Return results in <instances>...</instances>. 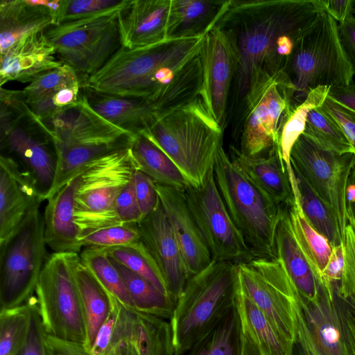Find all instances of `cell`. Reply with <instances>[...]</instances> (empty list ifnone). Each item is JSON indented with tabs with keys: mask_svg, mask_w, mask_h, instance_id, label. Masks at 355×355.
Segmentation results:
<instances>
[{
	"mask_svg": "<svg viewBox=\"0 0 355 355\" xmlns=\"http://www.w3.org/2000/svg\"><path fill=\"white\" fill-rule=\"evenodd\" d=\"M323 10L322 0H228L213 28L232 46L241 97L246 100L282 72L297 40Z\"/></svg>",
	"mask_w": 355,
	"mask_h": 355,
	"instance_id": "cell-1",
	"label": "cell"
},
{
	"mask_svg": "<svg viewBox=\"0 0 355 355\" xmlns=\"http://www.w3.org/2000/svg\"><path fill=\"white\" fill-rule=\"evenodd\" d=\"M205 35L166 39L133 49L121 46L83 80L82 88L141 98L157 112L186 105L200 96Z\"/></svg>",
	"mask_w": 355,
	"mask_h": 355,
	"instance_id": "cell-2",
	"label": "cell"
},
{
	"mask_svg": "<svg viewBox=\"0 0 355 355\" xmlns=\"http://www.w3.org/2000/svg\"><path fill=\"white\" fill-rule=\"evenodd\" d=\"M37 125L49 137L57 156V171L49 199L78 176L87 164L130 147L136 136L97 114L84 93L75 105Z\"/></svg>",
	"mask_w": 355,
	"mask_h": 355,
	"instance_id": "cell-3",
	"label": "cell"
},
{
	"mask_svg": "<svg viewBox=\"0 0 355 355\" xmlns=\"http://www.w3.org/2000/svg\"><path fill=\"white\" fill-rule=\"evenodd\" d=\"M140 134L164 151L195 186L214 168L223 146V128L200 96L182 106L156 112Z\"/></svg>",
	"mask_w": 355,
	"mask_h": 355,
	"instance_id": "cell-4",
	"label": "cell"
},
{
	"mask_svg": "<svg viewBox=\"0 0 355 355\" xmlns=\"http://www.w3.org/2000/svg\"><path fill=\"white\" fill-rule=\"evenodd\" d=\"M239 288L237 264L212 260L187 282L170 323L175 355L213 331L235 307Z\"/></svg>",
	"mask_w": 355,
	"mask_h": 355,
	"instance_id": "cell-5",
	"label": "cell"
},
{
	"mask_svg": "<svg viewBox=\"0 0 355 355\" xmlns=\"http://www.w3.org/2000/svg\"><path fill=\"white\" fill-rule=\"evenodd\" d=\"M282 73L295 109L318 87L351 84L354 73L340 42L338 23L326 10L297 40Z\"/></svg>",
	"mask_w": 355,
	"mask_h": 355,
	"instance_id": "cell-6",
	"label": "cell"
},
{
	"mask_svg": "<svg viewBox=\"0 0 355 355\" xmlns=\"http://www.w3.org/2000/svg\"><path fill=\"white\" fill-rule=\"evenodd\" d=\"M214 171L226 208L252 259H277L276 231L284 207L259 191L234 164L223 146Z\"/></svg>",
	"mask_w": 355,
	"mask_h": 355,
	"instance_id": "cell-7",
	"label": "cell"
},
{
	"mask_svg": "<svg viewBox=\"0 0 355 355\" xmlns=\"http://www.w3.org/2000/svg\"><path fill=\"white\" fill-rule=\"evenodd\" d=\"M137 170L130 146L97 157L82 168L74 196V220L80 239L96 230L122 224L115 202Z\"/></svg>",
	"mask_w": 355,
	"mask_h": 355,
	"instance_id": "cell-8",
	"label": "cell"
},
{
	"mask_svg": "<svg viewBox=\"0 0 355 355\" xmlns=\"http://www.w3.org/2000/svg\"><path fill=\"white\" fill-rule=\"evenodd\" d=\"M80 254L53 252L46 259L36 298L46 334L83 344L87 331L75 267Z\"/></svg>",
	"mask_w": 355,
	"mask_h": 355,
	"instance_id": "cell-9",
	"label": "cell"
},
{
	"mask_svg": "<svg viewBox=\"0 0 355 355\" xmlns=\"http://www.w3.org/2000/svg\"><path fill=\"white\" fill-rule=\"evenodd\" d=\"M46 246L38 206L0 243V310L24 304L33 296L46 260Z\"/></svg>",
	"mask_w": 355,
	"mask_h": 355,
	"instance_id": "cell-10",
	"label": "cell"
},
{
	"mask_svg": "<svg viewBox=\"0 0 355 355\" xmlns=\"http://www.w3.org/2000/svg\"><path fill=\"white\" fill-rule=\"evenodd\" d=\"M125 4L46 31V37L60 61L85 79L101 69L121 46L118 15Z\"/></svg>",
	"mask_w": 355,
	"mask_h": 355,
	"instance_id": "cell-11",
	"label": "cell"
},
{
	"mask_svg": "<svg viewBox=\"0 0 355 355\" xmlns=\"http://www.w3.org/2000/svg\"><path fill=\"white\" fill-rule=\"evenodd\" d=\"M239 287L292 343L297 335V293L277 259L237 264Z\"/></svg>",
	"mask_w": 355,
	"mask_h": 355,
	"instance_id": "cell-12",
	"label": "cell"
},
{
	"mask_svg": "<svg viewBox=\"0 0 355 355\" xmlns=\"http://www.w3.org/2000/svg\"><path fill=\"white\" fill-rule=\"evenodd\" d=\"M290 162L332 209L344 239L349 220L346 189L355 165V153L326 150L302 133L291 149Z\"/></svg>",
	"mask_w": 355,
	"mask_h": 355,
	"instance_id": "cell-13",
	"label": "cell"
},
{
	"mask_svg": "<svg viewBox=\"0 0 355 355\" xmlns=\"http://www.w3.org/2000/svg\"><path fill=\"white\" fill-rule=\"evenodd\" d=\"M184 192L212 260L239 264L252 259L219 192L214 168L200 184H189Z\"/></svg>",
	"mask_w": 355,
	"mask_h": 355,
	"instance_id": "cell-14",
	"label": "cell"
},
{
	"mask_svg": "<svg viewBox=\"0 0 355 355\" xmlns=\"http://www.w3.org/2000/svg\"><path fill=\"white\" fill-rule=\"evenodd\" d=\"M246 104L239 150L250 157L268 153L278 147L282 123L291 110L288 92L274 79L247 98Z\"/></svg>",
	"mask_w": 355,
	"mask_h": 355,
	"instance_id": "cell-15",
	"label": "cell"
},
{
	"mask_svg": "<svg viewBox=\"0 0 355 355\" xmlns=\"http://www.w3.org/2000/svg\"><path fill=\"white\" fill-rule=\"evenodd\" d=\"M202 85L200 97L209 113L223 128L236 60L230 40L213 28L204 37L200 52Z\"/></svg>",
	"mask_w": 355,
	"mask_h": 355,
	"instance_id": "cell-16",
	"label": "cell"
},
{
	"mask_svg": "<svg viewBox=\"0 0 355 355\" xmlns=\"http://www.w3.org/2000/svg\"><path fill=\"white\" fill-rule=\"evenodd\" d=\"M300 307L311 343L318 355H351L343 307L336 293L320 284L313 301L301 298Z\"/></svg>",
	"mask_w": 355,
	"mask_h": 355,
	"instance_id": "cell-17",
	"label": "cell"
},
{
	"mask_svg": "<svg viewBox=\"0 0 355 355\" xmlns=\"http://www.w3.org/2000/svg\"><path fill=\"white\" fill-rule=\"evenodd\" d=\"M137 227L140 240L157 264L168 295L176 303L190 275L160 202Z\"/></svg>",
	"mask_w": 355,
	"mask_h": 355,
	"instance_id": "cell-18",
	"label": "cell"
},
{
	"mask_svg": "<svg viewBox=\"0 0 355 355\" xmlns=\"http://www.w3.org/2000/svg\"><path fill=\"white\" fill-rule=\"evenodd\" d=\"M110 295L116 318L110 349L125 341L134 345L139 355H175L170 321L125 306Z\"/></svg>",
	"mask_w": 355,
	"mask_h": 355,
	"instance_id": "cell-19",
	"label": "cell"
},
{
	"mask_svg": "<svg viewBox=\"0 0 355 355\" xmlns=\"http://www.w3.org/2000/svg\"><path fill=\"white\" fill-rule=\"evenodd\" d=\"M82 80L69 65L61 66L38 76L22 94L37 124L75 105L80 98Z\"/></svg>",
	"mask_w": 355,
	"mask_h": 355,
	"instance_id": "cell-20",
	"label": "cell"
},
{
	"mask_svg": "<svg viewBox=\"0 0 355 355\" xmlns=\"http://www.w3.org/2000/svg\"><path fill=\"white\" fill-rule=\"evenodd\" d=\"M155 186L191 277L211 263V253L189 209L184 190L157 183Z\"/></svg>",
	"mask_w": 355,
	"mask_h": 355,
	"instance_id": "cell-21",
	"label": "cell"
},
{
	"mask_svg": "<svg viewBox=\"0 0 355 355\" xmlns=\"http://www.w3.org/2000/svg\"><path fill=\"white\" fill-rule=\"evenodd\" d=\"M40 200L31 180L10 156H0V243L21 225Z\"/></svg>",
	"mask_w": 355,
	"mask_h": 355,
	"instance_id": "cell-22",
	"label": "cell"
},
{
	"mask_svg": "<svg viewBox=\"0 0 355 355\" xmlns=\"http://www.w3.org/2000/svg\"><path fill=\"white\" fill-rule=\"evenodd\" d=\"M172 0H127L118 15L122 47L133 49L167 39Z\"/></svg>",
	"mask_w": 355,
	"mask_h": 355,
	"instance_id": "cell-23",
	"label": "cell"
},
{
	"mask_svg": "<svg viewBox=\"0 0 355 355\" xmlns=\"http://www.w3.org/2000/svg\"><path fill=\"white\" fill-rule=\"evenodd\" d=\"M3 143L16 155L15 162L32 182L40 202L48 200L57 171L55 149L18 126L1 135Z\"/></svg>",
	"mask_w": 355,
	"mask_h": 355,
	"instance_id": "cell-24",
	"label": "cell"
},
{
	"mask_svg": "<svg viewBox=\"0 0 355 355\" xmlns=\"http://www.w3.org/2000/svg\"><path fill=\"white\" fill-rule=\"evenodd\" d=\"M231 148V161L259 191L280 206L294 204L290 175L277 146L255 157L247 156L234 147Z\"/></svg>",
	"mask_w": 355,
	"mask_h": 355,
	"instance_id": "cell-25",
	"label": "cell"
},
{
	"mask_svg": "<svg viewBox=\"0 0 355 355\" xmlns=\"http://www.w3.org/2000/svg\"><path fill=\"white\" fill-rule=\"evenodd\" d=\"M56 51L44 32L28 37L1 54L0 85L9 81L31 83L38 76L61 66Z\"/></svg>",
	"mask_w": 355,
	"mask_h": 355,
	"instance_id": "cell-26",
	"label": "cell"
},
{
	"mask_svg": "<svg viewBox=\"0 0 355 355\" xmlns=\"http://www.w3.org/2000/svg\"><path fill=\"white\" fill-rule=\"evenodd\" d=\"M48 1L1 0L0 51L4 53L21 40L54 26Z\"/></svg>",
	"mask_w": 355,
	"mask_h": 355,
	"instance_id": "cell-27",
	"label": "cell"
},
{
	"mask_svg": "<svg viewBox=\"0 0 355 355\" xmlns=\"http://www.w3.org/2000/svg\"><path fill=\"white\" fill-rule=\"evenodd\" d=\"M79 175L49 199L43 216L44 239L54 252L78 253L83 247L74 220V196Z\"/></svg>",
	"mask_w": 355,
	"mask_h": 355,
	"instance_id": "cell-28",
	"label": "cell"
},
{
	"mask_svg": "<svg viewBox=\"0 0 355 355\" xmlns=\"http://www.w3.org/2000/svg\"><path fill=\"white\" fill-rule=\"evenodd\" d=\"M277 259L281 263L298 295L306 300H315L320 282L300 247L292 230L288 207H284L275 237Z\"/></svg>",
	"mask_w": 355,
	"mask_h": 355,
	"instance_id": "cell-29",
	"label": "cell"
},
{
	"mask_svg": "<svg viewBox=\"0 0 355 355\" xmlns=\"http://www.w3.org/2000/svg\"><path fill=\"white\" fill-rule=\"evenodd\" d=\"M92 108L113 125L135 135L140 134L157 112L141 98L118 96L82 88Z\"/></svg>",
	"mask_w": 355,
	"mask_h": 355,
	"instance_id": "cell-30",
	"label": "cell"
},
{
	"mask_svg": "<svg viewBox=\"0 0 355 355\" xmlns=\"http://www.w3.org/2000/svg\"><path fill=\"white\" fill-rule=\"evenodd\" d=\"M228 0H172L167 39L199 37L214 27Z\"/></svg>",
	"mask_w": 355,
	"mask_h": 355,
	"instance_id": "cell-31",
	"label": "cell"
},
{
	"mask_svg": "<svg viewBox=\"0 0 355 355\" xmlns=\"http://www.w3.org/2000/svg\"><path fill=\"white\" fill-rule=\"evenodd\" d=\"M236 306L241 323L252 338L261 355H294L289 340L239 288Z\"/></svg>",
	"mask_w": 355,
	"mask_h": 355,
	"instance_id": "cell-32",
	"label": "cell"
},
{
	"mask_svg": "<svg viewBox=\"0 0 355 355\" xmlns=\"http://www.w3.org/2000/svg\"><path fill=\"white\" fill-rule=\"evenodd\" d=\"M75 275L86 324L87 337L84 346L89 351L99 329L111 311L110 295L82 261L80 257L76 264Z\"/></svg>",
	"mask_w": 355,
	"mask_h": 355,
	"instance_id": "cell-33",
	"label": "cell"
},
{
	"mask_svg": "<svg viewBox=\"0 0 355 355\" xmlns=\"http://www.w3.org/2000/svg\"><path fill=\"white\" fill-rule=\"evenodd\" d=\"M287 168L295 196L307 221L328 240L332 248L343 243L344 239L332 209L291 165Z\"/></svg>",
	"mask_w": 355,
	"mask_h": 355,
	"instance_id": "cell-34",
	"label": "cell"
},
{
	"mask_svg": "<svg viewBox=\"0 0 355 355\" xmlns=\"http://www.w3.org/2000/svg\"><path fill=\"white\" fill-rule=\"evenodd\" d=\"M130 149L137 170L155 183L182 190L191 184L170 157L144 135H136Z\"/></svg>",
	"mask_w": 355,
	"mask_h": 355,
	"instance_id": "cell-35",
	"label": "cell"
},
{
	"mask_svg": "<svg viewBox=\"0 0 355 355\" xmlns=\"http://www.w3.org/2000/svg\"><path fill=\"white\" fill-rule=\"evenodd\" d=\"M119 271L137 311L170 320L175 302L152 283L111 259Z\"/></svg>",
	"mask_w": 355,
	"mask_h": 355,
	"instance_id": "cell-36",
	"label": "cell"
},
{
	"mask_svg": "<svg viewBox=\"0 0 355 355\" xmlns=\"http://www.w3.org/2000/svg\"><path fill=\"white\" fill-rule=\"evenodd\" d=\"M288 212L295 237L321 283L322 274L331 255L332 247L307 221L296 198L294 204L288 207Z\"/></svg>",
	"mask_w": 355,
	"mask_h": 355,
	"instance_id": "cell-37",
	"label": "cell"
},
{
	"mask_svg": "<svg viewBox=\"0 0 355 355\" xmlns=\"http://www.w3.org/2000/svg\"><path fill=\"white\" fill-rule=\"evenodd\" d=\"M242 328L236 306L213 331L180 355H241Z\"/></svg>",
	"mask_w": 355,
	"mask_h": 355,
	"instance_id": "cell-38",
	"label": "cell"
},
{
	"mask_svg": "<svg viewBox=\"0 0 355 355\" xmlns=\"http://www.w3.org/2000/svg\"><path fill=\"white\" fill-rule=\"evenodd\" d=\"M329 89L320 86L312 90L306 100L285 117L280 128L278 149L287 167L291 166V149L304 132L309 112L322 105Z\"/></svg>",
	"mask_w": 355,
	"mask_h": 355,
	"instance_id": "cell-39",
	"label": "cell"
},
{
	"mask_svg": "<svg viewBox=\"0 0 355 355\" xmlns=\"http://www.w3.org/2000/svg\"><path fill=\"white\" fill-rule=\"evenodd\" d=\"M106 250L111 259L146 279L168 295L159 268L141 240L129 245L106 248Z\"/></svg>",
	"mask_w": 355,
	"mask_h": 355,
	"instance_id": "cell-40",
	"label": "cell"
},
{
	"mask_svg": "<svg viewBox=\"0 0 355 355\" xmlns=\"http://www.w3.org/2000/svg\"><path fill=\"white\" fill-rule=\"evenodd\" d=\"M82 261L101 285L125 306L134 308L125 285L106 248L86 247L80 254Z\"/></svg>",
	"mask_w": 355,
	"mask_h": 355,
	"instance_id": "cell-41",
	"label": "cell"
},
{
	"mask_svg": "<svg viewBox=\"0 0 355 355\" xmlns=\"http://www.w3.org/2000/svg\"><path fill=\"white\" fill-rule=\"evenodd\" d=\"M303 134L326 150L340 154L354 153L340 125L321 106L309 112Z\"/></svg>",
	"mask_w": 355,
	"mask_h": 355,
	"instance_id": "cell-42",
	"label": "cell"
},
{
	"mask_svg": "<svg viewBox=\"0 0 355 355\" xmlns=\"http://www.w3.org/2000/svg\"><path fill=\"white\" fill-rule=\"evenodd\" d=\"M0 311V355H17L28 336L30 304Z\"/></svg>",
	"mask_w": 355,
	"mask_h": 355,
	"instance_id": "cell-43",
	"label": "cell"
},
{
	"mask_svg": "<svg viewBox=\"0 0 355 355\" xmlns=\"http://www.w3.org/2000/svg\"><path fill=\"white\" fill-rule=\"evenodd\" d=\"M140 240L137 224H121L96 230L80 239L83 247L109 248L129 245Z\"/></svg>",
	"mask_w": 355,
	"mask_h": 355,
	"instance_id": "cell-44",
	"label": "cell"
},
{
	"mask_svg": "<svg viewBox=\"0 0 355 355\" xmlns=\"http://www.w3.org/2000/svg\"><path fill=\"white\" fill-rule=\"evenodd\" d=\"M127 0H62L55 25L86 18L123 6Z\"/></svg>",
	"mask_w": 355,
	"mask_h": 355,
	"instance_id": "cell-45",
	"label": "cell"
},
{
	"mask_svg": "<svg viewBox=\"0 0 355 355\" xmlns=\"http://www.w3.org/2000/svg\"><path fill=\"white\" fill-rule=\"evenodd\" d=\"M30 304V323L25 343L17 355H47L46 336L39 311L37 298L32 296Z\"/></svg>",
	"mask_w": 355,
	"mask_h": 355,
	"instance_id": "cell-46",
	"label": "cell"
},
{
	"mask_svg": "<svg viewBox=\"0 0 355 355\" xmlns=\"http://www.w3.org/2000/svg\"><path fill=\"white\" fill-rule=\"evenodd\" d=\"M135 189L141 218L155 210L159 204L155 182L139 170L135 173Z\"/></svg>",
	"mask_w": 355,
	"mask_h": 355,
	"instance_id": "cell-47",
	"label": "cell"
},
{
	"mask_svg": "<svg viewBox=\"0 0 355 355\" xmlns=\"http://www.w3.org/2000/svg\"><path fill=\"white\" fill-rule=\"evenodd\" d=\"M115 211L122 224H137L141 220V215L135 194V175L117 197Z\"/></svg>",
	"mask_w": 355,
	"mask_h": 355,
	"instance_id": "cell-48",
	"label": "cell"
},
{
	"mask_svg": "<svg viewBox=\"0 0 355 355\" xmlns=\"http://www.w3.org/2000/svg\"><path fill=\"white\" fill-rule=\"evenodd\" d=\"M345 252V272L343 282L336 288L341 293L355 295V228L348 223L343 241Z\"/></svg>",
	"mask_w": 355,
	"mask_h": 355,
	"instance_id": "cell-49",
	"label": "cell"
},
{
	"mask_svg": "<svg viewBox=\"0 0 355 355\" xmlns=\"http://www.w3.org/2000/svg\"><path fill=\"white\" fill-rule=\"evenodd\" d=\"M321 107L340 125L355 153V112L335 102L328 96Z\"/></svg>",
	"mask_w": 355,
	"mask_h": 355,
	"instance_id": "cell-50",
	"label": "cell"
},
{
	"mask_svg": "<svg viewBox=\"0 0 355 355\" xmlns=\"http://www.w3.org/2000/svg\"><path fill=\"white\" fill-rule=\"evenodd\" d=\"M345 272V252L343 243L332 248V252L327 266L322 274L321 284L331 291L334 286L340 285Z\"/></svg>",
	"mask_w": 355,
	"mask_h": 355,
	"instance_id": "cell-51",
	"label": "cell"
},
{
	"mask_svg": "<svg viewBox=\"0 0 355 355\" xmlns=\"http://www.w3.org/2000/svg\"><path fill=\"white\" fill-rule=\"evenodd\" d=\"M110 299L112 303L111 311L99 329L94 344L89 351L92 355H106L110 349L116 318L115 308L111 298V295Z\"/></svg>",
	"mask_w": 355,
	"mask_h": 355,
	"instance_id": "cell-52",
	"label": "cell"
},
{
	"mask_svg": "<svg viewBox=\"0 0 355 355\" xmlns=\"http://www.w3.org/2000/svg\"><path fill=\"white\" fill-rule=\"evenodd\" d=\"M47 355H92L85 346L79 343L46 336Z\"/></svg>",
	"mask_w": 355,
	"mask_h": 355,
	"instance_id": "cell-53",
	"label": "cell"
},
{
	"mask_svg": "<svg viewBox=\"0 0 355 355\" xmlns=\"http://www.w3.org/2000/svg\"><path fill=\"white\" fill-rule=\"evenodd\" d=\"M338 32L341 46L355 74V17L352 15L338 24Z\"/></svg>",
	"mask_w": 355,
	"mask_h": 355,
	"instance_id": "cell-54",
	"label": "cell"
},
{
	"mask_svg": "<svg viewBox=\"0 0 355 355\" xmlns=\"http://www.w3.org/2000/svg\"><path fill=\"white\" fill-rule=\"evenodd\" d=\"M343 307L351 355H355V295L340 294L334 290Z\"/></svg>",
	"mask_w": 355,
	"mask_h": 355,
	"instance_id": "cell-55",
	"label": "cell"
},
{
	"mask_svg": "<svg viewBox=\"0 0 355 355\" xmlns=\"http://www.w3.org/2000/svg\"><path fill=\"white\" fill-rule=\"evenodd\" d=\"M324 9L339 24L354 14V0H322Z\"/></svg>",
	"mask_w": 355,
	"mask_h": 355,
	"instance_id": "cell-56",
	"label": "cell"
},
{
	"mask_svg": "<svg viewBox=\"0 0 355 355\" xmlns=\"http://www.w3.org/2000/svg\"><path fill=\"white\" fill-rule=\"evenodd\" d=\"M299 303V302H298ZM297 335L295 343L297 355H318L313 349L306 328L302 313L298 305L297 310Z\"/></svg>",
	"mask_w": 355,
	"mask_h": 355,
	"instance_id": "cell-57",
	"label": "cell"
},
{
	"mask_svg": "<svg viewBox=\"0 0 355 355\" xmlns=\"http://www.w3.org/2000/svg\"><path fill=\"white\" fill-rule=\"evenodd\" d=\"M327 96L355 112V83L330 88Z\"/></svg>",
	"mask_w": 355,
	"mask_h": 355,
	"instance_id": "cell-58",
	"label": "cell"
},
{
	"mask_svg": "<svg viewBox=\"0 0 355 355\" xmlns=\"http://www.w3.org/2000/svg\"><path fill=\"white\" fill-rule=\"evenodd\" d=\"M346 203L348 223L355 227V165L350 173L346 189Z\"/></svg>",
	"mask_w": 355,
	"mask_h": 355,
	"instance_id": "cell-59",
	"label": "cell"
},
{
	"mask_svg": "<svg viewBox=\"0 0 355 355\" xmlns=\"http://www.w3.org/2000/svg\"><path fill=\"white\" fill-rule=\"evenodd\" d=\"M242 353L241 355H261L254 341L248 331L242 327Z\"/></svg>",
	"mask_w": 355,
	"mask_h": 355,
	"instance_id": "cell-60",
	"label": "cell"
},
{
	"mask_svg": "<svg viewBox=\"0 0 355 355\" xmlns=\"http://www.w3.org/2000/svg\"><path fill=\"white\" fill-rule=\"evenodd\" d=\"M106 355H139L133 345L123 341L113 346Z\"/></svg>",
	"mask_w": 355,
	"mask_h": 355,
	"instance_id": "cell-61",
	"label": "cell"
},
{
	"mask_svg": "<svg viewBox=\"0 0 355 355\" xmlns=\"http://www.w3.org/2000/svg\"><path fill=\"white\" fill-rule=\"evenodd\" d=\"M354 13H355V0H354Z\"/></svg>",
	"mask_w": 355,
	"mask_h": 355,
	"instance_id": "cell-62",
	"label": "cell"
},
{
	"mask_svg": "<svg viewBox=\"0 0 355 355\" xmlns=\"http://www.w3.org/2000/svg\"><path fill=\"white\" fill-rule=\"evenodd\" d=\"M355 228V227H354Z\"/></svg>",
	"mask_w": 355,
	"mask_h": 355,
	"instance_id": "cell-63",
	"label": "cell"
}]
</instances>
